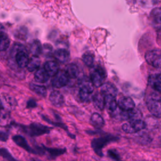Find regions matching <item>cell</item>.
<instances>
[{"mask_svg":"<svg viewBox=\"0 0 161 161\" xmlns=\"http://www.w3.org/2000/svg\"><path fill=\"white\" fill-rule=\"evenodd\" d=\"M15 60L18 67L20 68H24L27 66L30 58H28V56L25 52L21 50L16 53Z\"/></svg>","mask_w":161,"mask_h":161,"instance_id":"30bf717a","label":"cell"},{"mask_svg":"<svg viewBox=\"0 0 161 161\" xmlns=\"http://www.w3.org/2000/svg\"><path fill=\"white\" fill-rule=\"evenodd\" d=\"M10 45V40L8 36L3 33H0V51H5Z\"/></svg>","mask_w":161,"mask_h":161,"instance_id":"83f0119b","label":"cell"},{"mask_svg":"<svg viewBox=\"0 0 161 161\" xmlns=\"http://www.w3.org/2000/svg\"><path fill=\"white\" fill-rule=\"evenodd\" d=\"M92 92L86 89H82V88H80L79 90V97L80 98V99L84 101V102H89L91 101V99H92L91 97V94H92Z\"/></svg>","mask_w":161,"mask_h":161,"instance_id":"f1b7e54d","label":"cell"},{"mask_svg":"<svg viewBox=\"0 0 161 161\" xmlns=\"http://www.w3.org/2000/svg\"><path fill=\"white\" fill-rule=\"evenodd\" d=\"M47 151L49 152V153L52 156H58L59 155L62 154L64 152V150L63 149H55V148H51V149H47Z\"/></svg>","mask_w":161,"mask_h":161,"instance_id":"d6a6232c","label":"cell"},{"mask_svg":"<svg viewBox=\"0 0 161 161\" xmlns=\"http://www.w3.org/2000/svg\"><path fill=\"white\" fill-rule=\"evenodd\" d=\"M42 49H43V47L42 46V44L38 40H35L31 42L30 47V50L31 53L33 56L39 55L42 53Z\"/></svg>","mask_w":161,"mask_h":161,"instance_id":"d4e9b609","label":"cell"},{"mask_svg":"<svg viewBox=\"0 0 161 161\" xmlns=\"http://www.w3.org/2000/svg\"><path fill=\"white\" fill-rule=\"evenodd\" d=\"M148 111L156 118H161V99L151 98L147 102Z\"/></svg>","mask_w":161,"mask_h":161,"instance_id":"5b68a950","label":"cell"},{"mask_svg":"<svg viewBox=\"0 0 161 161\" xmlns=\"http://www.w3.org/2000/svg\"><path fill=\"white\" fill-rule=\"evenodd\" d=\"M146 62L155 68H161V52L159 50H150L146 53Z\"/></svg>","mask_w":161,"mask_h":161,"instance_id":"277c9868","label":"cell"},{"mask_svg":"<svg viewBox=\"0 0 161 161\" xmlns=\"http://www.w3.org/2000/svg\"><path fill=\"white\" fill-rule=\"evenodd\" d=\"M101 87V92L104 96L111 95L114 97L116 96L117 89L113 84L109 82H107V83H104Z\"/></svg>","mask_w":161,"mask_h":161,"instance_id":"5bb4252c","label":"cell"},{"mask_svg":"<svg viewBox=\"0 0 161 161\" xmlns=\"http://www.w3.org/2000/svg\"><path fill=\"white\" fill-rule=\"evenodd\" d=\"M149 83L155 90L161 92V75H151L149 78Z\"/></svg>","mask_w":161,"mask_h":161,"instance_id":"cb8c5ba5","label":"cell"},{"mask_svg":"<svg viewBox=\"0 0 161 161\" xmlns=\"http://www.w3.org/2000/svg\"><path fill=\"white\" fill-rule=\"evenodd\" d=\"M65 71L69 79H75L79 74V68L74 64H70L67 65Z\"/></svg>","mask_w":161,"mask_h":161,"instance_id":"44dd1931","label":"cell"},{"mask_svg":"<svg viewBox=\"0 0 161 161\" xmlns=\"http://www.w3.org/2000/svg\"><path fill=\"white\" fill-rule=\"evenodd\" d=\"M116 138L112 136H106L103 137H100L97 138H95L92 141L91 146L95 152L99 156L103 155L102 149L103 148L107 145L110 142L116 140Z\"/></svg>","mask_w":161,"mask_h":161,"instance_id":"7a4b0ae2","label":"cell"},{"mask_svg":"<svg viewBox=\"0 0 161 161\" xmlns=\"http://www.w3.org/2000/svg\"><path fill=\"white\" fill-rule=\"evenodd\" d=\"M49 100L54 106L57 108L62 107L64 104V96L58 91H53L50 93Z\"/></svg>","mask_w":161,"mask_h":161,"instance_id":"ba28073f","label":"cell"},{"mask_svg":"<svg viewBox=\"0 0 161 161\" xmlns=\"http://www.w3.org/2000/svg\"><path fill=\"white\" fill-rule=\"evenodd\" d=\"M30 89L33 92L40 96L45 97L47 95V89L43 86L31 83L30 84Z\"/></svg>","mask_w":161,"mask_h":161,"instance_id":"484cf974","label":"cell"},{"mask_svg":"<svg viewBox=\"0 0 161 161\" xmlns=\"http://www.w3.org/2000/svg\"><path fill=\"white\" fill-rule=\"evenodd\" d=\"M129 119H141L142 114L140 110L136 108H133L131 110L128 111Z\"/></svg>","mask_w":161,"mask_h":161,"instance_id":"4dcf8cb0","label":"cell"},{"mask_svg":"<svg viewBox=\"0 0 161 161\" xmlns=\"http://www.w3.org/2000/svg\"><path fill=\"white\" fill-rule=\"evenodd\" d=\"M36 106V103L33 99H30L27 103V107L28 108H33Z\"/></svg>","mask_w":161,"mask_h":161,"instance_id":"836d02e7","label":"cell"},{"mask_svg":"<svg viewBox=\"0 0 161 161\" xmlns=\"http://www.w3.org/2000/svg\"><path fill=\"white\" fill-rule=\"evenodd\" d=\"M108 155L113 160H114V161H120L119 160L120 157H119L118 153L116 150H109L108 152Z\"/></svg>","mask_w":161,"mask_h":161,"instance_id":"1f68e13d","label":"cell"},{"mask_svg":"<svg viewBox=\"0 0 161 161\" xmlns=\"http://www.w3.org/2000/svg\"><path fill=\"white\" fill-rule=\"evenodd\" d=\"M8 137V135L0 131V141H6Z\"/></svg>","mask_w":161,"mask_h":161,"instance_id":"e575fe53","label":"cell"},{"mask_svg":"<svg viewBox=\"0 0 161 161\" xmlns=\"http://www.w3.org/2000/svg\"><path fill=\"white\" fill-rule=\"evenodd\" d=\"M44 69L50 76H54L58 71V67L55 62L50 60L45 63Z\"/></svg>","mask_w":161,"mask_h":161,"instance_id":"e0dca14e","label":"cell"},{"mask_svg":"<svg viewBox=\"0 0 161 161\" xmlns=\"http://www.w3.org/2000/svg\"><path fill=\"white\" fill-rule=\"evenodd\" d=\"M79 83L80 88L86 89L93 92L94 86L90 78H88L87 77H83L80 79Z\"/></svg>","mask_w":161,"mask_h":161,"instance_id":"4316f807","label":"cell"},{"mask_svg":"<svg viewBox=\"0 0 161 161\" xmlns=\"http://www.w3.org/2000/svg\"><path fill=\"white\" fill-rule=\"evenodd\" d=\"M111 116L118 120H126L129 119V114L128 111H125L121 109L119 106L113 112L110 113Z\"/></svg>","mask_w":161,"mask_h":161,"instance_id":"ffe728a7","label":"cell"},{"mask_svg":"<svg viewBox=\"0 0 161 161\" xmlns=\"http://www.w3.org/2000/svg\"><path fill=\"white\" fill-rule=\"evenodd\" d=\"M104 101H105V107L108 109L109 113H111L114 110L116 109L118 105L116 101V98L113 96L106 95L104 96Z\"/></svg>","mask_w":161,"mask_h":161,"instance_id":"4fadbf2b","label":"cell"},{"mask_svg":"<svg viewBox=\"0 0 161 161\" xmlns=\"http://www.w3.org/2000/svg\"><path fill=\"white\" fill-rule=\"evenodd\" d=\"M82 61L88 67H92L94 62V55L91 52H86L82 55Z\"/></svg>","mask_w":161,"mask_h":161,"instance_id":"f546056e","label":"cell"},{"mask_svg":"<svg viewBox=\"0 0 161 161\" xmlns=\"http://www.w3.org/2000/svg\"><path fill=\"white\" fill-rule=\"evenodd\" d=\"M106 72L101 67H96L91 72L90 79L94 87H101L106 78Z\"/></svg>","mask_w":161,"mask_h":161,"instance_id":"3957f363","label":"cell"},{"mask_svg":"<svg viewBox=\"0 0 161 161\" xmlns=\"http://www.w3.org/2000/svg\"><path fill=\"white\" fill-rule=\"evenodd\" d=\"M91 124L96 128H101L104 125V121L103 117L98 113H93L90 118Z\"/></svg>","mask_w":161,"mask_h":161,"instance_id":"d6986e66","label":"cell"},{"mask_svg":"<svg viewBox=\"0 0 161 161\" xmlns=\"http://www.w3.org/2000/svg\"><path fill=\"white\" fill-rule=\"evenodd\" d=\"M26 132L31 136H39L48 133L50 128L39 123H32L25 128Z\"/></svg>","mask_w":161,"mask_h":161,"instance_id":"8992f818","label":"cell"},{"mask_svg":"<svg viewBox=\"0 0 161 161\" xmlns=\"http://www.w3.org/2000/svg\"><path fill=\"white\" fill-rule=\"evenodd\" d=\"M92 100L93 104L97 109L99 110H103L105 107V101H104V96L101 92H97L92 97Z\"/></svg>","mask_w":161,"mask_h":161,"instance_id":"9a60e30c","label":"cell"},{"mask_svg":"<svg viewBox=\"0 0 161 161\" xmlns=\"http://www.w3.org/2000/svg\"><path fill=\"white\" fill-rule=\"evenodd\" d=\"M40 60L38 58V57L33 55L30 58L28 65L26 66V68L30 72H33L38 70L40 67Z\"/></svg>","mask_w":161,"mask_h":161,"instance_id":"603a6c76","label":"cell"},{"mask_svg":"<svg viewBox=\"0 0 161 161\" xmlns=\"http://www.w3.org/2000/svg\"><path fill=\"white\" fill-rule=\"evenodd\" d=\"M50 75L46 72V70L43 69H38L36 70L34 77L36 82L40 83H45L46 82L48 79Z\"/></svg>","mask_w":161,"mask_h":161,"instance_id":"ac0fdd59","label":"cell"},{"mask_svg":"<svg viewBox=\"0 0 161 161\" xmlns=\"http://www.w3.org/2000/svg\"><path fill=\"white\" fill-rule=\"evenodd\" d=\"M118 106L125 111H130L135 108V104L133 100L129 97H122L119 99L118 102Z\"/></svg>","mask_w":161,"mask_h":161,"instance_id":"9c48e42d","label":"cell"},{"mask_svg":"<svg viewBox=\"0 0 161 161\" xmlns=\"http://www.w3.org/2000/svg\"><path fill=\"white\" fill-rule=\"evenodd\" d=\"M11 119L8 110L0 106V126H7L11 123Z\"/></svg>","mask_w":161,"mask_h":161,"instance_id":"2e32d148","label":"cell"},{"mask_svg":"<svg viewBox=\"0 0 161 161\" xmlns=\"http://www.w3.org/2000/svg\"><path fill=\"white\" fill-rule=\"evenodd\" d=\"M53 56L58 62L61 63H65L69 60L70 53L66 49L58 48L54 52Z\"/></svg>","mask_w":161,"mask_h":161,"instance_id":"8fae6325","label":"cell"},{"mask_svg":"<svg viewBox=\"0 0 161 161\" xmlns=\"http://www.w3.org/2000/svg\"><path fill=\"white\" fill-rule=\"evenodd\" d=\"M13 141L20 147L24 148L25 150L30 152H33V150L31 149V148L28 145L27 142L23 138V136L20 135H16L13 137Z\"/></svg>","mask_w":161,"mask_h":161,"instance_id":"7402d4cb","label":"cell"},{"mask_svg":"<svg viewBox=\"0 0 161 161\" xmlns=\"http://www.w3.org/2000/svg\"><path fill=\"white\" fill-rule=\"evenodd\" d=\"M52 85L56 88H60L66 86L69 82V77L65 70H58V72L53 76Z\"/></svg>","mask_w":161,"mask_h":161,"instance_id":"52a82bcc","label":"cell"},{"mask_svg":"<svg viewBox=\"0 0 161 161\" xmlns=\"http://www.w3.org/2000/svg\"><path fill=\"white\" fill-rule=\"evenodd\" d=\"M146 128L145 122L141 119H130L122 125V130L127 133H134Z\"/></svg>","mask_w":161,"mask_h":161,"instance_id":"6da1fadb","label":"cell"},{"mask_svg":"<svg viewBox=\"0 0 161 161\" xmlns=\"http://www.w3.org/2000/svg\"><path fill=\"white\" fill-rule=\"evenodd\" d=\"M152 23L157 28H161V8H155L150 13Z\"/></svg>","mask_w":161,"mask_h":161,"instance_id":"7c38bea8","label":"cell"}]
</instances>
